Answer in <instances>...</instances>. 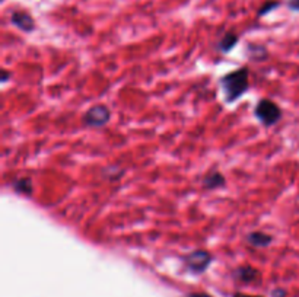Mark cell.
Listing matches in <instances>:
<instances>
[{
  "mask_svg": "<svg viewBox=\"0 0 299 297\" xmlns=\"http://www.w3.org/2000/svg\"><path fill=\"white\" fill-rule=\"evenodd\" d=\"M249 72L247 67H241L226 76L222 78L220 80V86L222 91L225 94V99L228 104L235 102L236 99H239L248 89L249 86Z\"/></svg>",
  "mask_w": 299,
  "mask_h": 297,
  "instance_id": "cell-1",
  "label": "cell"
},
{
  "mask_svg": "<svg viewBox=\"0 0 299 297\" xmlns=\"http://www.w3.org/2000/svg\"><path fill=\"white\" fill-rule=\"evenodd\" d=\"M255 117L264 124V125H274L280 117H282V112H280V108L270 99H261L258 102V105L255 107Z\"/></svg>",
  "mask_w": 299,
  "mask_h": 297,
  "instance_id": "cell-2",
  "label": "cell"
},
{
  "mask_svg": "<svg viewBox=\"0 0 299 297\" xmlns=\"http://www.w3.org/2000/svg\"><path fill=\"white\" fill-rule=\"evenodd\" d=\"M111 120V111L105 105H95L89 108L83 117V124L88 127H104Z\"/></svg>",
  "mask_w": 299,
  "mask_h": 297,
  "instance_id": "cell-3",
  "label": "cell"
},
{
  "mask_svg": "<svg viewBox=\"0 0 299 297\" xmlns=\"http://www.w3.org/2000/svg\"><path fill=\"white\" fill-rule=\"evenodd\" d=\"M185 265L193 272H203L212 262V255L207 250H194L185 256Z\"/></svg>",
  "mask_w": 299,
  "mask_h": 297,
  "instance_id": "cell-4",
  "label": "cell"
},
{
  "mask_svg": "<svg viewBox=\"0 0 299 297\" xmlns=\"http://www.w3.org/2000/svg\"><path fill=\"white\" fill-rule=\"evenodd\" d=\"M11 22L24 32H31L35 28L34 19L27 12H19V11L14 12L12 16H11Z\"/></svg>",
  "mask_w": 299,
  "mask_h": 297,
  "instance_id": "cell-5",
  "label": "cell"
},
{
  "mask_svg": "<svg viewBox=\"0 0 299 297\" xmlns=\"http://www.w3.org/2000/svg\"><path fill=\"white\" fill-rule=\"evenodd\" d=\"M247 240L249 245L252 246H257V248H264V246H268L273 240V237L270 234H266L263 232H252L247 236Z\"/></svg>",
  "mask_w": 299,
  "mask_h": 297,
  "instance_id": "cell-6",
  "label": "cell"
},
{
  "mask_svg": "<svg viewBox=\"0 0 299 297\" xmlns=\"http://www.w3.org/2000/svg\"><path fill=\"white\" fill-rule=\"evenodd\" d=\"M225 184V178L223 175L217 173V172H212V173H207L203 179V187L207 188V189H215V188H219Z\"/></svg>",
  "mask_w": 299,
  "mask_h": 297,
  "instance_id": "cell-7",
  "label": "cell"
},
{
  "mask_svg": "<svg viewBox=\"0 0 299 297\" xmlns=\"http://www.w3.org/2000/svg\"><path fill=\"white\" fill-rule=\"evenodd\" d=\"M238 40H239L238 35L233 34V32H228V34H225L223 38H222L220 43H219V50L223 51V53H229V51L238 44Z\"/></svg>",
  "mask_w": 299,
  "mask_h": 297,
  "instance_id": "cell-8",
  "label": "cell"
},
{
  "mask_svg": "<svg viewBox=\"0 0 299 297\" xmlns=\"http://www.w3.org/2000/svg\"><path fill=\"white\" fill-rule=\"evenodd\" d=\"M14 188L17 192L19 194H24V195H31L33 191H34V187H33V182L30 178H21V179H17L14 184Z\"/></svg>",
  "mask_w": 299,
  "mask_h": 297,
  "instance_id": "cell-9",
  "label": "cell"
},
{
  "mask_svg": "<svg viewBox=\"0 0 299 297\" xmlns=\"http://www.w3.org/2000/svg\"><path fill=\"white\" fill-rule=\"evenodd\" d=\"M257 271L254 269V268H251V266H242V268H239V269H236V272H235V277L236 278H239L241 281H244V282H251V281H254L255 278H257Z\"/></svg>",
  "mask_w": 299,
  "mask_h": 297,
  "instance_id": "cell-10",
  "label": "cell"
},
{
  "mask_svg": "<svg viewBox=\"0 0 299 297\" xmlns=\"http://www.w3.org/2000/svg\"><path fill=\"white\" fill-rule=\"evenodd\" d=\"M279 5H280V3L277 2V0H268V2H266V3L260 8L258 16H264L266 14H268V12H271L273 9H276Z\"/></svg>",
  "mask_w": 299,
  "mask_h": 297,
  "instance_id": "cell-11",
  "label": "cell"
},
{
  "mask_svg": "<svg viewBox=\"0 0 299 297\" xmlns=\"http://www.w3.org/2000/svg\"><path fill=\"white\" fill-rule=\"evenodd\" d=\"M287 6H289V9H292V11L299 12V0H289Z\"/></svg>",
  "mask_w": 299,
  "mask_h": 297,
  "instance_id": "cell-12",
  "label": "cell"
},
{
  "mask_svg": "<svg viewBox=\"0 0 299 297\" xmlns=\"http://www.w3.org/2000/svg\"><path fill=\"white\" fill-rule=\"evenodd\" d=\"M187 297H210L209 294H204V293H193V294H190V296H187Z\"/></svg>",
  "mask_w": 299,
  "mask_h": 297,
  "instance_id": "cell-13",
  "label": "cell"
},
{
  "mask_svg": "<svg viewBox=\"0 0 299 297\" xmlns=\"http://www.w3.org/2000/svg\"><path fill=\"white\" fill-rule=\"evenodd\" d=\"M8 79H9V72L3 70V73H2V82L5 83V82H8Z\"/></svg>",
  "mask_w": 299,
  "mask_h": 297,
  "instance_id": "cell-14",
  "label": "cell"
},
{
  "mask_svg": "<svg viewBox=\"0 0 299 297\" xmlns=\"http://www.w3.org/2000/svg\"><path fill=\"white\" fill-rule=\"evenodd\" d=\"M233 297H260V296H248V294H241V293H238V294H235Z\"/></svg>",
  "mask_w": 299,
  "mask_h": 297,
  "instance_id": "cell-15",
  "label": "cell"
}]
</instances>
